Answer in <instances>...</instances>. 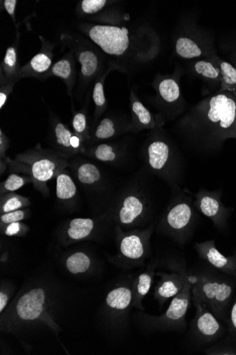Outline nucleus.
Masks as SVG:
<instances>
[{
	"instance_id": "obj_1",
	"label": "nucleus",
	"mask_w": 236,
	"mask_h": 355,
	"mask_svg": "<svg viewBox=\"0 0 236 355\" xmlns=\"http://www.w3.org/2000/svg\"><path fill=\"white\" fill-rule=\"evenodd\" d=\"M174 133L188 150L209 155L236 141V98L228 92L212 93L194 104L174 125Z\"/></svg>"
},
{
	"instance_id": "obj_2",
	"label": "nucleus",
	"mask_w": 236,
	"mask_h": 355,
	"mask_svg": "<svg viewBox=\"0 0 236 355\" xmlns=\"http://www.w3.org/2000/svg\"><path fill=\"white\" fill-rule=\"evenodd\" d=\"M78 28L107 55L116 71L127 74L152 61L161 50L158 32L147 24L82 23Z\"/></svg>"
},
{
	"instance_id": "obj_3",
	"label": "nucleus",
	"mask_w": 236,
	"mask_h": 355,
	"mask_svg": "<svg viewBox=\"0 0 236 355\" xmlns=\"http://www.w3.org/2000/svg\"><path fill=\"white\" fill-rule=\"evenodd\" d=\"M146 171L162 180L172 191L181 188L185 175L184 157L179 146L164 130L155 129L143 148Z\"/></svg>"
},
{
	"instance_id": "obj_4",
	"label": "nucleus",
	"mask_w": 236,
	"mask_h": 355,
	"mask_svg": "<svg viewBox=\"0 0 236 355\" xmlns=\"http://www.w3.org/2000/svg\"><path fill=\"white\" fill-rule=\"evenodd\" d=\"M14 171L30 176L35 188L44 195L48 193V182L70 167L69 158L53 149H44L40 144L18 154L15 159L7 157Z\"/></svg>"
},
{
	"instance_id": "obj_5",
	"label": "nucleus",
	"mask_w": 236,
	"mask_h": 355,
	"mask_svg": "<svg viewBox=\"0 0 236 355\" xmlns=\"http://www.w3.org/2000/svg\"><path fill=\"white\" fill-rule=\"evenodd\" d=\"M168 205L158 225V230L184 247L193 237L198 220V211L194 206L191 192L178 188L173 191Z\"/></svg>"
},
{
	"instance_id": "obj_6",
	"label": "nucleus",
	"mask_w": 236,
	"mask_h": 355,
	"mask_svg": "<svg viewBox=\"0 0 236 355\" xmlns=\"http://www.w3.org/2000/svg\"><path fill=\"white\" fill-rule=\"evenodd\" d=\"M173 44L175 55L188 61L218 55L215 37L191 17L180 21L174 31Z\"/></svg>"
},
{
	"instance_id": "obj_7",
	"label": "nucleus",
	"mask_w": 236,
	"mask_h": 355,
	"mask_svg": "<svg viewBox=\"0 0 236 355\" xmlns=\"http://www.w3.org/2000/svg\"><path fill=\"white\" fill-rule=\"evenodd\" d=\"M143 178L130 179L120 191L114 211L120 228L137 227L150 213L151 201Z\"/></svg>"
},
{
	"instance_id": "obj_8",
	"label": "nucleus",
	"mask_w": 236,
	"mask_h": 355,
	"mask_svg": "<svg viewBox=\"0 0 236 355\" xmlns=\"http://www.w3.org/2000/svg\"><path fill=\"white\" fill-rule=\"evenodd\" d=\"M60 40L71 49L80 64V80L82 87H87L101 74L113 68L107 55L93 42L69 32H64Z\"/></svg>"
},
{
	"instance_id": "obj_9",
	"label": "nucleus",
	"mask_w": 236,
	"mask_h": 355,
	"mask_svg": "<svg viewBox=\"0 0 236 355\" xmlns=\"http://www.w3.org/2000/svg\"><path fill=\"white\" fill-rule=\"evenodd\" d=\"M181 73L158 74L152 86L156 95L154 99L159 113L165 120L176 121L186 112V102L180 84Z\"/></svg>"
},
{
	"instance_id": "obj_10",
	"label": "nucleus",
	"mask_w": 236,
	"mask_h": 355,
	"mask_svg": "<svg viewBox=\"0 0 236 355\" xmlns=\"http://www.w3.org/2000/svg\"><path fill=\"white\" fill-rule=\"evenodd\" d=\"M193 291L217 317L223 315L230 302L233 286L205 272L192 273Z\"/></svg>"
},
{
	"instance_id": "obj_11",
	"label": "nucleus",
	"mask_w": 236,
	"mask_h": 355,
	"mask_svg": "<svg viewBox=\"0 0 236 355\" xmlns=\"http://www.w3.org/2000/svg\"><path fill=\"white\" fill-rule=\"evenodd\" d=\"M195 315L190 322L189 340L195 346L211 343L219 336L221 326L210 309L192 289Z\"/></svg>"
},
{
	"instance_id": "obj_12",
	"label": "nucleus",
	"mask_w": 236,
	"mask_h": 355,
	"mask_svg": "<svg viewBox=\"0 0 236 355\" xmlns=\"http://www.w3.org/2000/svg\"><path fill=\"white\" fill-rule=\"evenodd\" d=\"M192 273L189 272L182 291L173 298L165 313L154 320L156 327L174 332L186 329V316L192 300Z\"/></svg>"
},
{
	"instance_id": "obj_13",
	"label": "nucleus",
	"mask_w": 236,
	"mask_h": 355,
	"mask_svg": "<svg viewBox=\"0 0 236 355\" xmlns=\"http://www.w3.org/2000/svg\"><path fill=\"white\" fill-rule=\"evenodd\" d=\"M222 190L210 191L200 188L194 197V206L197 211L213 222L219 230H225L230 209L226 208L221 202Z\"/></svg>"
},
{
	"instance_id": "obj_14",
	"label": "nucleus",
	"mask_w": 236,
	"mask_h": 355,
	"mask_svg": "<svg viewBox=\"0 0 236 355\" xmlns=\"http://www.w3.org/2000/svg\"><path fill=\"white\" fill-rule=\"evenodd\" d=\"M117 230L120 235L119 255L122 259L134 263L143 261L148 252L153 227L144 231L127 233H124L118 227Z\"/></svg>"
},
{
	"instance_id": "obj_15",
	"label": "nucleus",
	"mask_w": 236,
	"mask_h": 355,
	"mask_svg": "<svg viewBox=\"0 0 236 355\" xmlns=\"http://www.w3.org/2000/svg\"><path fill=\"white\" fill-rule=\"evenodd\" d=\"M130 118L125 114H111L101 116L96 122L87 146L117 139L129 133Z\"/></svg>"
},
{
	"instance_id": "obj_16",
	"label": "nucleus",
	"mask_w": 236,
	"mask_h": 355,
	"mask_svg": "<svg viewBox=\"0 0 236 355\" xmlns=\"http://www.w3.org/2000/svg\"><path fill=\"white\" fill-rule=\"evenodd\" d=\"M131 108L129 133L138 134L144 130H155L163 128L165 123V119L160 114L152 113L138 98L132 89L129 93Z\"/></svg>"
},
{
	"instance_id": "obj_17",
	"label": "nucleus",
	"mask_w": 236,
	"mask_h": 355,
	"mask_svg": "<svg viewBox=\"0 0 236 355\" xmlns=\"http://www.w3.org/2000/svg\"><path fill=\"white\" fill-rule=\"evenodd\" d=\"M99 162L120 166L129 157V146L125 142H102L86 147L83 153Z\"/></svg>"
},
{
	"instance_id": "obj_18",
	"label": "nucleus",
	"mask_w": 236,
	"mask_h": 355,
	"mask_svg": "<svg viewBox=\"0 0 236 355\" xmlns=\"http://www.w3.org/2000/svg\"><path fill=\"white\" fill-rule=\"evenodd\" d=\"M39 38L42 44V49L28 62L21 67L19 76L20 80L25 78H35L42 80L44 76L53 67V50L56 45L42 36Z\"/></svg>"
},
{
	"instance_id": "obj_19",
	"label": "nucleus",
	"mask_w": 236,
	"mask_h": 355,
	"mask_svg": "<svg viewBox=\"0 0 236 355\" xmlns=\"http://www.w3.org/2000/svg\"><path fill=\"white\" fill-rule=\"evenodd\" d=\"M172 263L174 271L162 274V278L156 288V296L163 304L167 300L175 297L182 291L189 274L183 263L175 260Z\"/></svg>"
},
{
	"instance_id": "obj_20",
	"label": "nucleus",
	"mask_w": 236,
	"mask_h": 355,
	"mask_svg": "<svg viewBox=\"0 0 236 355\" xmlns=\"http://www.w3.org/2000/svg\"><path fill=\"white\" fill-rule=\"evenodd\" d=\"M194 248L201 260L215 269L230 275H236V255H224L217 250L215 240L195 243Z\"/></svg>"
},
{
	"instance_id": "obj_21",
	"label": "nucleus",
	"mask_w": 236,
	"mask_h": 355,
	"mask_svg": "<svg viewBox=\"0 0 236 355\" xmlns=\"http://www.w3.org/2000/svg\"><path fill=\"white\" fill-rule=\"evenodd\" d=\"M75 133L54 114L50 119V143L53 150L70 158L78 155L72 146Z\"/></svg>"
},
{
	"instance_id": "obj_22",
	"label": "nucleus",
	"mask_w": 236,
	"mask_h": 355,
	"mask_svg": "<svg viewBox=\"0 0 236 355\" xmlns=\"http://www.w3.org/2000/svg\"><path fill=\"white\" fill-rule=\"evenodd\" d=\"M78 75L77 60L73 52L70 50L53 64L51 70L44 76L42 80L51 77L60 78L64 83L67 92L72 98Z\"/></svg>"
},
{
	"instance_id": "obj_23",
	"label": "nucleus",
	"mask_w": 236,
	"mask_h": 355,
	"mask_svg": "<svg viewBox=\"0 0 236 355\" xmlns=\"http://www.w3.org/2000/svg\"><path fill=\"white\" fill-rule=\"evenodd\" d=\"M46 301L45 291L37 288L24 294L18 301L17 312L18 316L24 320H33L39 318L44 310Z\"/></svg>"
},
{
	"instance_id": "obj_24",
	"label": "nucleus",
	"mask_w": 236,
	"mask_h": 355,
	"mask_svg": "<svg viewBox=\"0 0 236 355\" xmlns=\"http://www.w3.org/2000/svg\"><path fill=\"white\" fill-rule=\"evenodd\" d=\"M218 55L189 60L188 71L194 77L204 80L215 88L220 87L221 74L217 61Z\"/></svg>"
},
{
	"instance_id": "obj_25",
	"label": "nucleus",
	"mask_w": 236,
	"mask_h": 355,
	"mask_svg": "<svg viewBox=\"0 0 236 355\" xmlns=\"http://www.w3.org/2000/svg\"><path fill=\"white\" fill-rule=\"evenodd\" d=\"M79 161L76 160L73 165L75 175L79 182L87 187L107 189L111 182L106 174L89 161Z\"/></svg>"
},
{
	"instance_id": "obj_26",
	"label": "nucleus",
	"mask_w": 236,
	"mask_h": 355,
	"mask_svg": "<svg viewBox=\"0 0 236 355\" xmlns=\"http://www.w3.org/2000/svg\"><path fill=\"white\" fill-rule=\"evenodd\" d=\"M20 35L17 32L15 42L8 48L6 53L0 66V78L8 80L17 81L19 79L20 67L18 58V47Z\"/></svg>"
},
{
	"instance_id": "obj_27",
	"label": "nucleus",
	"mask_w": 236,
	"mask_h": 355,
	"mask_svg": "<svg viewBox=\"0 0 236 355\" xmlns=\"http://www.w3.org/2000/svg\"><path fill=\"white\" fill-rule=\"evenodd\" d=\"M114 71H115L114 68L108 69L95 80L92 92V98L95 105L94 118L96 122L101 116H103V114L107 110L108 103L105 95V84L107 76Z\"/></svg>"
},
{
	"instance_id": "obj_28",
	"label": "nucleus",
	"mask_w": 236,
	"mask_h": 355,
	"mask_svg": "<svg viewBox=\"0 0 236 355\" xmlns=\"http://www.w3.org/2000/svg\"><path fill=\"white\" fill-rule=\"evenodd\" d=\"M132 301L131 290L127 286L114 288L109 293L106 302L107 306L117 312H124L130 306Z\"/></svg>"
},
{
	"instance_id": "obj_29",
	"label": "nucleus",
	"mask_w": 236,
	"mask_h": 355,
	"mask_svg": "<svg viewBox=\"0 0 236 355\" xmlns=\"http://www.w3.org/2000/svg\"><path fill=\"white\" fill-rule=\"evenodd\" d=\"M94 227L95 223L91 218H75L69 224L66 236L72 241H81L89 237Z\"/></svg>"
},
{
	"instance_id": "obj_30",
	"label": "nucleus",
	"mask_w": 236,
	"mask_h": 355,
	"mask_svg": "<svg viewBox=\"0 0 236 355\" xmlns=\"http://www.w3.org/2000/svg\"><path fill=\"white\" fill-rule=\"evenodd\" d=\"M78 188L72 178L66 171L60 172L56 177V196L60 200H73L77 195Z\"/></svg>"
},
{
	"instance_id": "obj_31",
	"label": "nucleus",
	"mask_w": 236,
	"mask_h": 355,
	"mask_svg": "<svg viewBox=\"0 0 236 355\" xmlns=\"http://www.w3.org/2000/svg\"><path fill=\"white\" fill-rule=\"evenodd\" d=\"M221 74V81L219 92H228L236 98V69L232 64L219 55L217 57Z\"/></svg>"
},
{
	"instance_id": "obj_32",
	"label": "nucleus",
	"mask_w": 236,
	"mask_h": 355,
	"mask_svg": "<svg viewBox=\"0 0 236 355\" xmlns=\"http://www.w3.org/2000/svg\"><path fill=\"white\" fill-rule=\"evenodd\" d=\"M116 3L109 0H82L78 3L77 10L78 15L82 17L98 16Z\"/></svg>"
},
{
	"instance_id": "obj_33",
	"label": "nucleus",
	"mask_w": 236,
	"mask_h": 355,
	"mask_svg": "<svg viewBox=\"0 0 236 355\" xmlns=\"http://www.w3.org/2000/svg\"><path fill=\"white\" fill-rule=\"evenodd\" d=\"M72 125L73 132L86 144L91 139L90 128L88 122L86 110L77 112L73 119Z\"/></svg>"
},
{
	"instance_id": "obj_34",
	"label": "nucleus",
	"mask_w": 236,
	"mask_h": 355,
	"mask_svg": "<svg viewBox=\"0 0 236 355\" xmlns=\"http://www.w3.org/2000/svg\"><path fill=\"white\" fill-rule=\"evenodd\" d=\"M91 265L90 258L84 252H78L71 255L66 261V266L72 274L85 272Z\"/></svg>"
},
{
	"instance_id": "obj_35",
	"label": "nucleus",
	"mask_w": 236,
	"mask_h": 355,
	"mask_svg": "<svg viewBox=\"0 0 236 355\" xmlns=\"http://www.w3.org/2000/svg\"><path fill=\"white\" fill-rule=\"evenodd\" d=\"M29 204V200L27 198L10 192L2 197L1 211L3 214L15 211L28 206Z\"/></svg>"
},
{
	"instance_id": "obj_36",
	"label": "nucleus",
	"mask_w": 236,
	"mask_h": 355,
	"mask_svg": "<svg viewBox=\"0 0 236 355\" xmlns=\"http://www.w3.org/2000/svg\"><path fill=\"white\" fill-rule=\"evenodd\" d=\"M153 272H146L142 273L137 279L134 284V295L136 296L134 300L140 302L149 292L153 281ZM132 298V299H133Z\"/></svg>"
},
{
	"instance_id": "obj_37",
	"label": "nucleus",
	"mask_w": 236,
	"mask_h": 355,
	"mask_svg": "<svg viewBox=\"0 0 236 355\" xmlns=\"http://www.w3.org/2000/svg\"><path fill=\"white\" fill-rule=\"evenodd\" d=\"M29 183H33V180L30 176L12 174L9 175L6 180L1 183V196H3L7 192L18 190Z\"/></svg>"
},
{
	"instance_id": "obj_38",
	"label": "nucleus",
	"mask_w": 236,
	"mask_h": 355,
	"mask_svg": "<svg viewBox=\"0 0 236 355\" xmlns=\"http://www.w3.org/2000/svg\"><path fill=\"white\" fill-rule=\"evenodd\" d=\"M17 82L0 78V110H3Z\"/></svg>"
},
{
	"instance_id": "obj_39",
	"label": "nucleus",
	"mask_w": 236,
	"mask_h": 355,
	"mask_svg": "<svg viewBox=\"0 0 236 355\" xmlns=\"http://www.w3.org/2000/svg\"><path fill=\"white\" fill-rule=\"evenodd\" d=\"M26 211L23 210H17L15 211L6 213L1 216L2 224H10L15 222H19L24 220L26 217Z\"/></svg>"
},
{
	"instance_id": "obj_40",
	"label": "nucleus",
	"mask_w": 236,
	"mask_h": 355,
	"mask_svg": "<svg viewBox=\"0 0 236 355\" xmlns=\"http://www.w3.org/2000/svg\"><path fill=\"white\" fill-rule=\"evenodd\" d=\"M10 146V139L1 128V130H0V160H7L6 153Z\"/></svg>"
},
{
	"instance_id": "obj_41",
	"label": "nucleus",
	"mask_w": 236,
	"mask_h": 355,
	"mask_svg": "<svg viewBox=\"0 0 236 355\" xmlns=\"http://www.w3.org/2000/svg\"><path fill=\"white\" fill-rule=\"evenodd\" d=\"M23 225L20 222L8 224L5 229V234L8 236H17L21 233Z\"/></svg>"
},
{
	"instance_id": "obj_42",
	"label": "nucleus",
	"mask_w": 236,
	"mask_h": 355,
	"mask_svg": "<svg viewBox=\"0 0 236 355\" xmlns=\"http://www.w3.org/2000/svg\"><path fill=\"white\" fill-rule=\"evenodd\" d=\"M1 3L3 5L5 10L16 23V9L18 1H17V0H5V1H1Z\"/></svg>"
},
{
	"instance_id": "obj_43",
	"label": "nucleus",
	"mask_w": 236,
	"mask_h": 355,
	"mask_svg": "<svg viewBox=\"0 0 236 355\" xmlns=\"http://www.w3.org/2000/svg\"><path fill=\"white\" fill-rule=\"evenodd\" d=\"M230 326L233 332L236 334V300L230 312Z\"/></svg>"
},
{
	"instance_id": "obj_44",
	"label": "nucleus",
	"mask_w": 236,
	"mask_h": 355,
	"mask_svg": "<svg viewBox=\"0 0 236 355\" xmlns=\"http://www.w3.org/2000/svg\"><path fill=\"white\" fill-rule=\"evenodd\" d=\"M228 62H230L232 66L236 69V44H234L228 48ZM227 61V60H226Z\"/></svg>"
},
{
	"instance_id": "obj_45",
	"label": "nucleus",
	"mask_w": 236,
	"mask_h": 355,
	"mask_svg": "<svg viewBox=\"0 0 236 355\" xmlns=\"http://www.w3.org/2000/svg\"><path fill=\"white\" fill-rule=\"evenodd\" d=\"M8 302V297L1 292L0 293V311L3 312Z\"/></svg>"
}]
</instances>
